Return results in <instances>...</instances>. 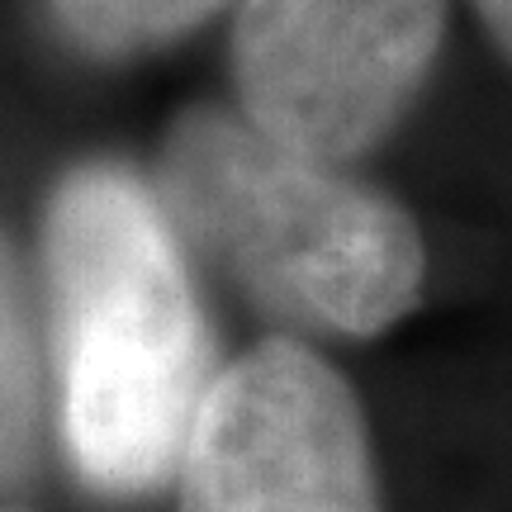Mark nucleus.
Listing matches in <instances>:
<instances>
[{
	"instance_id": "obj_1",
	"label": "nucleus",
	"mask_w": 512,
	"mask_h": 512,
	"mask_svg": "<svg viewBox=\"0 0 512 512\" xmlns=\"http://www.w3.org/2000/svg\"><path fill=\"white\" fill-rule=\"evenodd\" d=\"M62 437L86 484L147 494L181 470L209 394L200 299L157 190L81 166L43 223Z\"/></svg>"
},
{
	"instance_id": "obj_7",
	"label": "nucleus",
	"mask_w": 512,
	"mask_h": 512,
	"mask_svg": "<svg viewBox=\"0 0 512 512\" xmlns=\"http://www.w3.org/2000/svg\"><path fill=\"white\" fill-rule=\"evenodd\" d=\"M479 10V19L489 24V34H494V43L508 53L512 62V0H470Z\"/></svg>"
},
{
	"instance_id": "obj_5",
	"label": "nucleus",
	"mask_w": 512,
	"mask_h": 512,
	"mask_svg": "<svg viewBox=\"0 0 512 512\" xmlns=\"http://www.w3.org/2000/svg\"><path fill=\"white\" fill-rule=\"evenodd\" d=\"M38 418H43V351L15 256L0 238V484L29 470Z\"/></svg>"
},
{
	"instance_id": "obj_6",
	"label": "nucleus",
	"mask_w": 512,
	"mask_h": 512,
	"mask_svg": "<svg viewBox=\"0 0 512 512\" xmlns=\"http://www.w3.org/2000/svg\"><path fill=\"white\" fill-rule=\"evenodd\" d=\"M233 0H48L62 38L91 57L152 53L200 29Z\"/></svg>"
},
{
	"instance_id": "obj_2",
	"label": "nucleus",
	"mask_w": 512,
	"mask_h": 512,
	"mask_svg": "<svg viewBox=\"0 0 512 512\" xmlns=\"http://www.w3.org/2000/svg\"><path fill=\"white\" fill-rule=\"evenodd\" d=\"M157 200L190 252L294 328L375 337L413 309L422 238L342 166L275 143L242 110H190L166 133Z\"/></svg>"
},
{
	"instance_id": "obj_3",
	"label": "nucleus",
	"mask_w": 512,
	"mask_h": 512,
	"mask_svg": "<svg viewBox=\"0 0 512 512\" xmlns=\"http://www.w3.org/2000/svg\"><path fill=\"white\" fill-rule=\"evenodd\" d=\"M446 0H238V110L275 143L347 166L432 76Z\"/></svg>"
},
{
	"instance_id": "obj_4",
	"label": "nucleus",
	"mask_w": 512,
	"mask_h": 512,
	"mask_svg": "<svg viewBox=\"0 0 512 512\" xmlns=\"http://www.w3.org/2000/svg\"><path fill=\"white\" fill-rule=\"evenodd\" d=\"M176 479L181 512H380L347 380L290 337L214 375Z\"/></svg>"
}]
</instances>
